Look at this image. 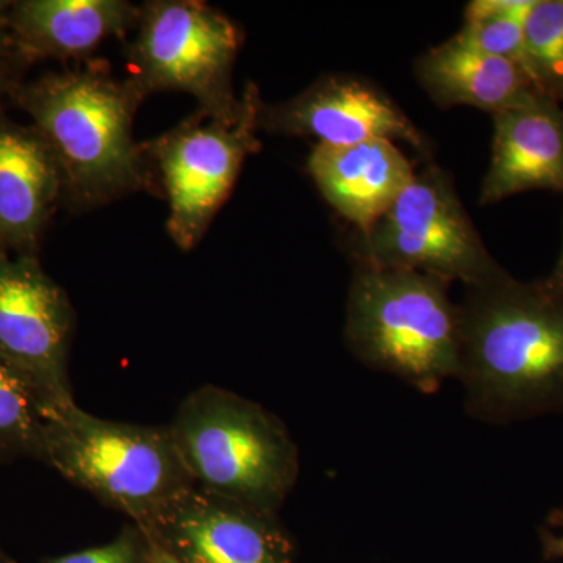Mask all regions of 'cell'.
<instances>
[{
	"instance_id": "277c9868",
	"label": "cell",
	"mask_w": 563,
	"mask_h": 563,
	"mask_svg": "<svg viewBox=\"0 0 563 563\" xmlns=\"http://www.w3.org/2000/svg\"><path fill=\"white\" fill-rule=\"evenodd\" d=\"M168 428L202 490L276 515L298 481V448L284 422L236 393L192 391Z\"/></svg>"
},
{
	"instance_id": "ac0fdd59",
	"label": "cell",
	"mask_w": 563,
	"mask_h": 563,
	"mask_svg": "<svg viewBox=\"0 0 563 563\" xmlns=\"http://www.w3.org/2000/svg\"><path fill=\"white\" fill-rule=\"evenodd\" d=\"M44 422L31 388L0 358V462L18 457L40 461Z\"/></svg>"
},
{
	"instance_id": "8fae6325",
	"label": "cell",
	"mask_w": 563,
	"mask_h": 563,
	"mask_svg": "<svg viewBox=\"0 0 563 563\" xmlns=\"http://www.w3.org/2000/svg\"><path fill=\"white\" fill-rule=\"evenodd\" d=\"M258 125L272 133L314 136L325 146L385 140L404 141L420 151L429 147L424 135L390 98L352 77H324L290 101L263 103Z\"/></svg>"
},
{
	"instance_id": "5bb4252c",
	"label": "cell",
	"mask_w": 563,
	"mask_h": 563,
	"mask_svg": "<svg viewBox=\"0 0 563 563\" xmlns=\"http://www.w3.org/2000/svg\"><path fill=\"white\" fill-rule=\"evenodd\" d=\"M309 173L325 201L358 233L372 231L417 174L402 151L385 140L318 144L310 154Z\"/></svg>"
},
{
	"instance_id": "2e32d148",
	"label": "cell",
	"mask_w": 563,
	"mask_h": 563,
	"mask_svg": "<svg viewBox=\"0 0 563 563\" xmlns=\"http://www.w3.org/2000/svg\"><path fill=\"white\" fill-rule=\"evenodd\" d=\"M415 73L437 106L474 107L493 114L547 95L531 74L506 58L493 57L451 38L415 63Z\"/></svg>"
},
{
	"instance_id": "44dd1931",
	"label": "cell",
	"mask_w": 563,
	"mask_h": 563,
	"mask_svg": "<svg viewBox=\"0 0 563 563\" xmlns=\"http://www.w3.org/2000/svg\"><path fill=\"white\" fill-rule=\"evenodd\" d=\"M20 55L14 49L13 43L9 32H7L5 25H3L2 16H0V95L2 92H13L14 88L18 87L14 81V68L21 65Z\"/></svg>"
},
{
	"instance_id": "7c38bea8",
	"label": "cell",
	"mask_w": 563,
	"mask_h": 563,
	"mask_svg": "<svg viewBox=\"0 0 563 563\" xmlns=\"http://www.w3.org/2000/svg\"><path fill=\"white\" fill-rule=\"evenodd\" d=\"M495 136L481 206L529 190L563 195V109L553 96H533L493 114Z\"/></svg>"
},
{
	"instance_id": "e0dca14e",
	"label": "cell",
	"mask_w": 563,
	"mask_h": 563,
	"mask_svg": "<svg viewBox=\"0 0 563 563\" xmlns=\"http://www.w3.org/2000/svg\"><path fill=\"white\" fill-rule=\"evenodd\" d=\"M536 0H473L455 38L466 46L518 63L526 70L525 21ZM529 73V70H528Z\"/></svg>"
},
{
	"instance_id": "30bf717a",
	"label": "cell",
	"mask_w": 563,
	"mask_h": 563,
	"mask_svg": "<svg viewBox=\"0 0 563 563\" xmlns=\"http://www.w3.org/2000/svg\"><path fill=\"white\" fill-rule=\"evenodd\" d=\"M141 531L181 563H292L295 559V547L276 515L196 485Z\"/></svg>"
},
{
	"instance_id": "484cf974",
	"label": "cell",
	"mask_w": 563,
	"mask_h": 563,
	"mask_svg": "<svg viewBox=\"0 0 563 563\" xmlns=\"http://www.w3.org/2000/svg\"><path fill=\"white\" fill-rule=\"evenodd\" d=\"M559 102H563V90L561 92V96H559Z\"/></svg>"
},
{
	"instance_id": "6da1fadb",
	"label": "cell",
	"mask_w": 563,
	"mask_h": 563,
	"mask_svg": "<svg viewBox=\"0 0 563 563\" xmlns=\"http://www.w3.org/2000/svg\"><path fill=\"white\" fill-rule=\"evenodd\" d=\"M457 379L487 422L563 412V290L509 274L466 287Z\"/></svg>"
},
{
	"instance_id": "7a4b0ae2",
	"label": "cell",
	"mask_w": 563,
	"mask_h": 563,
	"mask_svg": "<svg viewBox=\"0 0 563 563\" xmlns=\"http://www.w3.org/2000/svg\"><path fill=\"white\" fill-rule=\"evenodd\" d=\"M57 162L62 199L73 210L106 206L147 181L132 139L144 91L99 69L46 74L11 92Z\"/></svg>"
},
{
	"instance_id": "4fadbf2b",
	"label": "cell",
	"mask_w": 563,
	"mask_h": 563,
	"mask_svg": "<svg viewBox=\"0 0 563 563\" xmlns=\"http://www.w3.org/2000/svg\"><path fill=\"white\" fill-rule=\"evenodd\" d=\"M58 201L60 173L46 141L0 106V250L36 255Z\"/></svg>"
},
{
	"instance_id": "603a6c76",
	"label": "cell",
	"mask_w": 563,
	"mask_h": 563,
	"mask_svg": "<svg viewBox=\"0 0 563 563\" xmlns=\"http://www.w3.org/2000/svg\"><path fill=\"white\" fill-rule=\"evenodd\" d=\"M150 539V537H147ZM146 563H181L177 561L168 551L163 550L157 543L150 539V553H147Z\"/></svg>"
},
{
	"instance_id": "9c48e42d",
	"label": "cell",
	"mask_w": 563,
	"mask_h": 563,
	"mask_svg": "<svg viewBox=\"0 0 563 563\" xmlns=\"http://www.w3.org/2000/svg\"><path fill=\"white\" fill-rule=\"evenodd\" d=\"M74 310L36 255L0 250V358L31 388L44 420L76 404L68 377Z\"/></svg>"
},
{
	"instance_id": "8992f818",
	"label": "cell",
	"mask_w": 563,
	"mask_h": 563,
	"mask_svg": "<svg viewBox=\"0 0 563 563\" xmlns=\"http://www.w3.org/2000/svg\"><path fill=\"white\" fill-rule=\"evenodd\" d=\"M355 257L358 265L409 269L465 287L506 274L485 250L450 174L437 166L415 174L372 231L358 233Z\"/></svg>"
},
{
	"instance_id": "d6986e66",
	"label": "cell",
	"mask_w": 563,
	"mask_h": 563,
	"mask_svg": "<svg viewBox=\"0 0 563 563\" xmlns=\"http://www.w3.org/2000/svg\"><path fill=\"white\" fill-rule=\"evenodd\" d=\"M526 68L547 95L563 90V0H536L525 21Z\"/></svg>"
},
{
	"instance_id": "5b68a950",
	"label": "cell",
	"mask_w": 563,
	"mask_h": 563,
	"mask_svg": "<svg viewBox=\"0 0 563 563\" xmlns=\"http://www.w3.org/2000/svg\"><path fill=\"white\" fill-rule=\"evenodd\" d=\"M40 461L141 529L195 487L168 426L102 420L77 404L46 418Z\"/></svg>"
},
{
	"instance_id": "52a82bcc",
	"label": "cell",
	"mask_w": 563,
	"mask_h": 563,
	"mask_svg": "<svg viewBox=\"0 0 563 563\" xmlns=\"http://www.w3.org/2000/svg\"><path fill=\"white\" fill-rule=\"evenodd\" d=\"M262 99L250 84L239 111L214 118L198 111L179 128L143 144L144 157L157 163L169 201L168 232L190 251L228 199L243 162L261 151Z\"/></svg>"
},
{
	"instance_id": "cb8c5ba5",
	"label": "cell",
	"mask_w": 563,
	"mask_h": 563,
	"mask_svg": "<svg viewBox=\"0 0 563 563\" xmlns=\"http://www.w3.org/2000/svg\"><path fill=\"white\" fill-rule=\"evenodd\" d=\"M547 282L558 290H563V246L558 265L554 266V272L550 274V277H547Z\"/></svg>"
},
{
	"instance_id": "ffe728a7",
	"label": "cell",
	"mask_w": 563,
	"mask_h": 563,
	"mask_svg": "<svg viewBox=\"0 0 563 563\" xmlns=\"http://www.w3.org/2000/svg\"><path fill=\"white\" fill-rule=\"evenodd\" d=\"M150 553V539L141 531L139 526L129 525L122 529L113 542L46 559L41 563H146Z\"/></svg>"
},
{
	"instance_id": "7402d4cb",
	"label": "cell",
	"mask_w": 563,
	"mask_h": 563,
	"mask_svg": "<svg viewBox=\"0 0 563 563\" xmlns=\"http://www.w3.org/2000/svg\"><path fill=\"white\" fill-rule=\"evenodd\" d=\"M550 531H543L547 558H563V507L554 510L548 520Z\"/></svg>"
},
{
	"instance_id": "9a60e30c",
	"label": "cell",
	"mask_w": 563,
	"mask_h": 563,
	"mask_svg": "<svg viewBox=\"0 0 563 563\" xmlns=\"http://www.w3.org/2000/svg\"><path fill=\"white\" fill-rule=\"evenodd\" d=\"M21 62L76 58L139 24L140 9L122 0H21L0 7Z\"/></svg>"
},
{
	"instance_id": "ba28073f",
	"label": "cell",
	"mask_w": 563,
	"mask_h": 563,
	"mask_svg": "<svg viewBox=\"0 0 563 563\" xmlns=\"http://www.w3.org/2000/svg\"><path fill=\"white\" fill-rule=\"evenodd\" d=\"M240 32L220 11L191 0H157L141 7L139 36L131 46L133 81L150 95L184 91L198 111L229 118L242 99L232 91Z\"/></svg>"
},
{
	"instance_id": "3957f363",
	"label": "cell",
	"mask_w": 563,
	"mask_h": 563,
	"mask_svg": "<svg viewBox=\"0 0 563 563\" xmlns=\"http://www.w3.org/2000/svg\"><path fill=\"white\" fill-rule=\"evenodd\" d=\"M344 332L365 365L426 395L457 377L461 309L451 301L450 282L439 277L358 265Z\"/></svg>"
},
{
	"instance_id": "d4e9b609",
	"label": "cell",
	"mask_w": 563,
	"mask_h": 563,
	"mask_svg": "<svg viewBox=\"0 0 563 563\" xmlns=\"http://www.w3.org/2000/svg\"><path fill=\"white\" fill-rule=\"evenodd\" d=\"M0 563H13L5 554H3L2 548H0Z\"/></svg>"
}]
</instances>
